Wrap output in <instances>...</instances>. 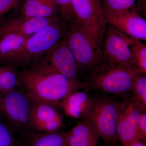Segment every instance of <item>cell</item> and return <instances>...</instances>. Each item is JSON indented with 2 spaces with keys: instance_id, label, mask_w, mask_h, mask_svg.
I'll use <instances>...</instances> for the list:
<instances>
[{
  "instance_id": "obj_20",
  "label": "cell",
  "mask_w": 146,
  "mask_h": 146,
  "mask_svg": "<svg viewBox=\"0 0 146 146\" xmlns=\"http://www.w3.org/2000/svg\"><path fill=\"white\" fill-rule=\"evenodd\" d=\"M131 91V98L143 109L146 108V73H141L137 76L133 81Z\"/></svg>"
},
{
  "instance_id": "obj_9",
  "label": "cell",
  "mask_w": 146,
  "mask_h": 146,
  "mask_svg": "<svg viewBox=\"0 0 146 146\" xmlns=\"http://www.w3.org/2000/svg\"><path fill=\"white\" fill-rule=\"evenodd\" d=\"M145 110L131 97L122 102L118 119L117 136L118 141L123 146H129L133 141L140 140L138 123Z\"/></svg>"
},
{
  "instance_id": "obj_16",
  "label": "cell",
  "mask_w": 146,
  "mask_h": 146,
  "mask_svg": "<svg viewBox=\"0 0 146 146\" xmlns=\"http://www.w3.org/2000/svg\"><path fill=\"white\" fill-rule=\"evenodd\" d=\"M58 7L54 0H24L22 16L48 18L57 15Z\"/></svg>"
},
{
  "instance_id": "obj_6",
  "label": "cell",
  "mask_w": 146,
  "mask_h": 146,
  "mask_svg": "<svg viewBox=\"0 0 146 146\" xmlns=\"http://www.w3.org/2000/svg\"><path fill=\"white\" fill-rule=\"evenodd\" d=\"M32 101L26 92L18 89L0 94V116L13 129H32L30 117Z\"/></svg>"
},
{
  "instance_id": "obj_3",
  "label": "cell",
  "mask_w": 146,
  "mask_h": 146,
  "mask_svg": "<svg viewBox=\"0 0 146 146\" xmlns=\"http://www.w3.org/2000/svg\"><path fill=\"white\" fill-rule=\"evenodd\" d=\"M65 37L83 74L89 76L104 63L101 46L78 25L70 24Z\"/></svg>"
},
{
  "instance_id": "obj_5",
  "label": "cell",
  "mask_w": 146,
  "mask_h": 146,
  "mask_svg": "<svg viewBox=\"0 0 146 146\" xmlns=\"http://www.w3.org/2000/svg\"><path fill=\"white\" fill-rule=\"evenodd\" d=\"M63 23L56 21L29 36L13 63L26 64L47 54L66 35L69 28Z\"/></svg>"
},
{
  "instance_id": "obj_22",
  "label": "cell",
  "mask_w": 146,
  "mask_h": 146,
  "mask_svg": "<svg viewBox=\"0 0 146 146\" xmlns=\"http://www.w3.org/2000/svg\"><path fill=\"white\" fill-rule=\"evenodd\" d=\"M131 49L136 67L143 73H146V46L141 40L134 39Z\"/></svg>"
},
{
  "instance_id": "obj_13",
  "label": "cell",
  "mask_w": 146,
  "mask_h": 146,
  "mask_svg": "<svg viewBox=\"0 0 146 146\" xmlns=\"http://www.w3.org/2000/svg\"><path fill=\"white\" fill-rule=\"evenodd\" d=\"M60 16L48 18L28 17L22 16L5 21L0 25V38L9 33H17L30 36L56 21Z\"/></svg>"
},
{
  "instance_id": "obj_17",
  "label": "cell",
  "mask_w": 146,
  "mask_h": 146,
  "mask_svg": "<svg viewBox=\"0 0 146 146\" xmlns=\"http://www.w3.org/2000/svg\"><path fill=\"white\" fill-rule=\"evenodd\" d=\"M28 36L17 33H9L0 38V59L14 60L19 54Z\"/></svg>"
},
{
  "instance_id": "obj_1",
  "label": "cell",
  "mask_w": 146,
  "mask_h": 146,
  "mask_svg": "<svg viewBox=\"0 0 146 146\" xmlns=\"http://www.w3.org/2000/svg\"><path fill=\"white\" fill-rule=\"evenodd\" d=\"M21 83L32 102L60 106L68 96L86 87V82L67 77L44 61L31 69L18 74Z\"/></svg>"
},
{
  "instance_id": "obj_11",
  "label": "cell",
  "mask_w": 146,
  "mask_h": 146,
  "mask_svg": "<svg viewBox=\"0 0 146 146\" xmlns=\"http://www.w3.org/2000/svg\"><path fill=\"white\" fill-rule=\"evenodd\" d=\"M44 62L63 75L79 80L83 74L65 36L47 54Z\"/></svg>"
},
{
  "instance_id": "obj_7",
  "label": "cell",
  "mask_w": 146,
  "mask_h": 146,
  "mask_svg": "<svg viewBox=\"0 0 146 146\" xmlns=\"http://www.w3.org/2000/svg\"><path fill=\"white\" fill-rule=\"evenodd\" d=\"M77 25L102 47L107 29L100 0H71Z\"/></svg>"
},
{
  "instance_id": "obj_27",
  "label": "cell",
  "mask_w": 146,
  "mask_h": 146,
  "mask_svg": "<svg viewBox=\"0 0 146 146\" xmlns=\"http://www.w3.org/2000/svg\"><path fill=\"white\" fill-rule=\"evenodd\" d=\"M129 146H146L145 143L140 140L133 141Z\"/></svg>"
},
{
  "instance_id": "obj_12",
  "label": "cell",
  "mask_w": 146,
  "mask_h": 146,
  "mask_svg": "<svg viewBox=\"0 0 146 146\" xmlns=\"http://www.w3.org/2000/svg\"><path fill=\"white\" fill-rule=\"evenodd\" d=\"M30 121L32 129L39 132L58 131L63 125V117L56 108L41 102H32Z\"/></svg>"
},
{
  "instance_id": "obj_25",
  "label": "cell",
  "mask_w": 146,
  "mask_h": 146,
  "mask_svg": "<svg viewBox=\"0 0 146 146\" xmlns=\"http://www.w3.org/2000/svg\"><path fill=\"white\" fill-rule=\"evenodd\" d=\"M21 0H0V15L18 6Z\"/></svg>"
},
{
  "instance_id": "obj_14",
  "label": "cell",
  "mask_w": 146,
  "mask_h": 146,
  "mask_svg": "<svg viewBox=\"0 0 146 146\" xmlns=\"http://www.w3.org/2000/svg\"><path fill=\"white\" fill-rule=\"evenodd\" d=\"M65 136L67 146H97L99 138L94 125L86 118L65 132Z\"/></svg>"
},
{
  "instance_id": "obj_19",
  "label": "cell",
  "mask_w": 146,
  "mask_h": 146,
  "mask_svg": "<svg viewBox=\"0 0 146 146\" xmlns=\"http://www.w3.org/2000/svg\"><path fill=\"white\" fill-rule=\"evenodd\" d=\"M20 83L18 74L13 68L10 66L0 67V87L2 94L17 89Z\"/></svg>"
},
{
  "instance_id": "obj_2",
  "label": "cell",
  "mask_w": 146,
  "mask_h": 146,
  "mask_svg": "<svg viewBox=\"0 0 146 146\" xmlns=\"http://www.w3.org/2000/svg\"><path fill=\"white\" fill-rule=\"evenodd\" d=\"M143 73L136 66L104 63L87 76L86 87L112 95H124L131 91L134 79Z\"/></svg>"
},
{
  "instance_id": "obj_21",
  "label": "cell",
  "mask_w": 146,
  "mask_h": 146,
  "mask_svg": "<svg viewBox=\"0 0 146 146\" xmlns=\"http://www.w3.org/2000/svg\"><path fill=\"white\" fill-rule=\"evenodd\" d=\"M138 0H101L103 11H123L136 8Z\"/></svg>"
},
{
  "instance_id": "obj_28",
  "label": "cell",
  "mask_w": 146,
  "mask_h": 146,
  "mask_svg": "<svg viewBox=\"0 0 146 146\" xmlns=\"http://www.w3.org/2000/svg\"></svg>"
},
{
  "instance_id": "obj_8",
  "label": "cell",
  "mask_w": 146,
  "mask_h": 146,
  "mask_svg": "<svg viewBox=\"0 0 146 146\" xmlns=\"http://www.w3.org/2000/svg\"><path fill=\"white\" fill-rule=\"evenodd\" d=\"M102 46L104 63L111 65L124 64L136 66L131 49L134 39L108 25Z\"/></svg>"
},
{
  "instance_id": "obj_18",
  "label": "cell",
  "mask_w": 146,
  "mask_h": 146,
  "mask_svg": "<svg viewBox=\"0 0 146 146\" xmlns=\"http://www.w3.org/2000/svg\"><path fill=\"white\" fill-rule=\"evenodd\" d=\"M65 132L60 131L33 132L30 134L26 146H66Z\"/></svg>"
},
{
  "instance_id": "obj_23",
  "label": "cell",
  "mask_w": 146,
  "mask_h": 146,
  "mask_svg": "<svg viewBox=\"0 0 146 146\" xmlns=\"http://www.w3.org/2000/svg\"><path fill=\"white\" fill-rule=\"evenodd\" d=\"M14 129L0 120V146H18Z\"/></svg>"
},
{
  "instance_id": "obj_15",
  "label": "cell",
  "mask_w": 146,
  "mask_h": 146,
  "mask_svg": "<svg viewBox=\"0 0 146 146\" xmlns=\"http://www.w3.org/2000/svg\"><path fill=\"white\" fill-rule=\"evenodd\" d=\"M94 104L86 91H77L68 96L61 103L60 107L67 116L83 119L87 118L91 112Z\"/></svg>"
},
{
  "instance_id": "obj_10",
  "label": "cell",
  "mask_w": 146,
  "mask_h": 146,
  "mask_svg": "<svg viewBox=\"0 0 146 146\" xmlns=\"http://www.w3.org/2000/svg\"><path fill=\"white\" fill-rule=\"evenodd\" d=\"M107 24L133 39L145 41L146 21L136 8L116 12L103 11Z\"/></svg>"
},
{
  "instance_id": "obj_26",
  "label": "cell",
  "mask_w": 146,
  "mask_h": 146,
  "mask_svg": "<svg viewBox=\"0 0 146 146\" xmlns=\"http://www.w3.org/2000/svg\"><path fill=\"white\" fill-rule=\"evenodd\" d=\"M138 137L140 140L146 142V110L144 111L141 115L139 120L138 128Z\"/></svg>"
},
{
  "instance_id": "obj_24",
  "label": "cell",
  "mask_w": 146,
  "mask_h": 146,
  "mask_svg": "<svg viewBox=\"0 0 146 146\" xmlns=\"http://www.w3.org/2000/svg\"><path fill=\"white\" fill-rule=\"evenodd\" d=\"M60 9L61 16L70 24H76V21L72 8L71 0H54Z\"/></svg>"
},
{
  "instance_id": "obj_4",
  "label": "cell",
  "mask_w": 146,
  "mask_h": 146,
  "mask_svg": "<svg viewBox=\"0 0 146 146\" xmlns=\"http://www.w3.org/2000/svg\"><path fill=\"white\" fill-rule=\"evenodd\" d=\"M122 104V102L109 97L94 98L93 107L86 118L94 125L99 138L108 145L117 143V126Z\"/></svg>"
}]
</instances>
